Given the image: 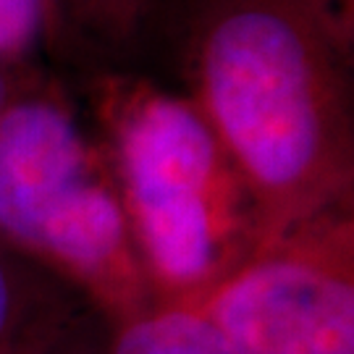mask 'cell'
Returning <instances> with one entry per match:
<instances>
[{"instance_id": "1", "label": "cell", "mask_w": 354, "mask_h": 354, "mask_svg": "<svg viewBox=\"0 0 354 354\" xmlns=\"http://www.w3.org/2000/svg\"><path fill=\"white\" fill-rule=\"evenodd\" d=\"M352 39L323 0L184 6V95L236 165L266 241L354 205Z\"/></svg>"}, {"instance_id": "2", "label": "cell", "mask_w": 354, "mask_h": 354, "mask_svg": "<svg viewBox=\"0 0 354 354\" xmlns=\"http://www.w3.org/2000/svg\"><path fill=\"white\" fill-rule=\"evenodd\" d=\"M87 89L145 279L205 299L266 244L236 165L184 92L142 71H92Z\"/></svg>"}, {"instance_id": "3", "label": "cell", "mask_w": 354, "mask_h": 354, "mask_svg": "<svg viewBox=\"0 0 354 354\" xmlns=\"http://www.w3.org/2000/svg\"><path fill=\"white\" fill-rule=\"evenodd\" d=\"M0 239L113 302L147 281L100 142L39 76L0 113Z\"/></svg>"}, {"instance_id": "4", "label": "cell", "mask_w": 354, "mask_h": 354, "mask_svg": "<svg viewBox=\"0 0 354 354\" xmlns=\"http://www.w3.org/2000/svg\"><path fill=\"white\" fill-rule=\"evenodd\" d=\"M354 205L283 231L200 307L231 354H354Z\"/></svg>"}, {"instance_id": "5", "label": "cell", "mask_w": 354, "mask_h": 354, "mask_svg": "<svg viewBox=\"0 0 354 354\" xmlns=\"http://www.w3.org/2000/svg\"><path fill=\"white\" fill-rule=\"evenodd\" d=\"M187 0H53L58 48L89 71H137L174 42Z\"/></svg>"}, {"instance_id": "6", "label": "cell", "mask_w": 354, "mask_h": 354, "mask_svg": "<svg viewBox=\"0 0 354 354\" xmlns=\"http://www.w3.org/2000/svg\"><path fill=\"white\" fill-rule=\"evenodd\" d=\"M111 354H231L223 339L194 307H165L134 317Z\"/></svg>"}, {"instance_id": "7", "label": "cell", "mask_w": 354, "mask_h": 354, "mask_svg": "<svg viewBox=\"0 0 354 354\" xmlns=\"http://www.w3.org/2000/svg\"><path fill=\"white\" fill-rule=\"evenodd\" d=\"M39 48H58L53 0H0V61L26 66Z\"/></svg>"}, {"instance_id": "8", "label": "cell", "mask_w": 354, "mask_h": 354, "mask_svg": "<svg viewBox=\"0 0 354 354\" xmlns=\"http://www.w3.org/2000/svg\"><path fill=\"white\" fill-rule=\"evenodd\" d=\"M26 257L11 250L0 239V349L8 344L16 317L24 304V286H26V268H32Z\"/></svg>"}, {"instance_id": "9", "label": "cell", "mask_w": 354, "mask_h": 354, "mask_svg": "<svg viewBox=\"0 0 354 354\" xmlns=\"http://www.w3.org/2000/svg\"><path fill=\"white\" fill-rule=\"evenodd\" d=\"M26 68H29V66H13V64L0 61V113L6 111L8 102L35 79V74H29Z\"/></svg>"}, {"instance_id": "10", "label": "cell", "mask_w": 354, "mask_h": 354, "mask_svg": "<svg viewBox=\"0 0 354 354\" xmlns=\"http://www.w3.org/2000/svg\"><path fill=\"white\" fill-rule=\"evenodd\" d=\"M330 11L336 13V19L354 29V0H323Z\"/></svg>"}]
</instances>
